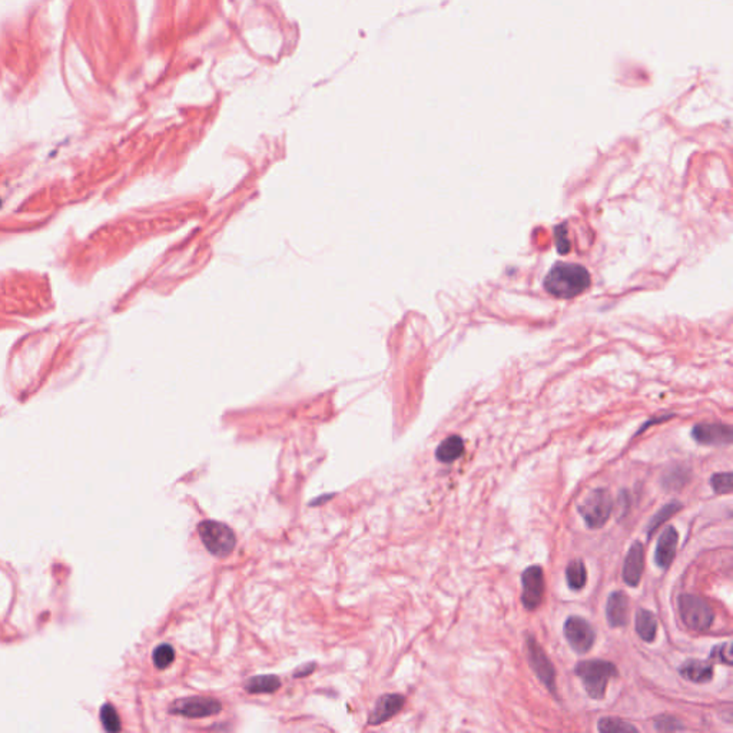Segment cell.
<instances>
[{"mask_svg":"<svg viewBox=\"0 0 733 733\" xmlns=\"http://www.w3.org/2000/svg\"><path fill=\"white\" fill-rule=\"evenodd\" d=\"M655 725H656V729L657 730H679V729H683V726L679 723L678 719L672 718V716H666V715H662L659 718L655 719Z\"/></svg>","mask_w":733,"mask_h":733,"instance_id":"484cf974","label":"cell"},{"mask_svg":"<svg viewBox=\"0 0 733 733\" xmlns=\"http://www.w3.org/2000/svg\"><path fill=\"white\" fill-rule=\"evenodd\" d=\"M404 706V698L399 695H386L377 702L372 714L368 718L370 725H381L397 715Z\"/></svg>","mask_w":733,"mask_h":733,"instance_id":"5bb4252c","label":"cell"},{"mask_svg":"<svg viewBox=\"0 0 733 733\" xmlns=\"http://www.w3.org/2000/svg\"><path fill=\"white\" fill-rule=\"evenodd\" d=\"M281 680L274 675H262L250 679L245 683V689L250 693H273L279 689Z\"/></svg>","mask_w":733,"mask_h":733,"instance_id":"ac0fdd59","label":"cell"},{"mask_svg":"<svg viewBox=\"0 0 733 733\" xmlns=\"http://www.w3.org/2000/svg\"><path fill=\"white\" fill-rule=\"evenodd\" d=\"M636 632L639 637L645 641H653L657 632V620L656 616L646 610L640 609L636 613Z\"/></svg>","mask_w":733,"mask_h":733,"instance_id":"e0dca14e","label":"cell"},{"mask_svg":"<svg viewBox=\"0 0 733 733\" xmlns=\"http://www.w3.org/2000/svg\"><path fill=\"white\" fill-rule=\"evenodd\" d=\"M606 617L612 628H623L629 619V602L623 592H613L606 603Z\"/></svg>","mask_w":733,"mask_h":733,"instance_id":"4fadbf2b","label":"cell"},{"mask_svg":"<svg viewBox=\"0 0 733 733\" xmlns=\"http://www.w3.org/2000/svg\"><path fill=\"white\" fill-rule=\"evenodd\" d=\"M564 637L576 653H587L593 645L596 633L589 621L580 616H571L564 623Z\"/></svg>","mask_w":733,"mask_h":733,"instance_id":"52a82bcc","label":"cell"},{"mask_svg":"<svg viewBox=\"0 0 733 733\" xmlns=\"http://www.w3.org/2000/svg\"><path fill=\"white\" fill-rule=\"evenodd\" d=\"M574 672L582 680L587 695L596 700L605 698L609 682L619 673L612 662L601 659L577 663Z\"/></svg>","mask_w":733,"mask_h":733,"instance_id":"7a4b0ae2","label":"cell"},{"mask_svg":"<svg viewBox=\"0 0 733 733\" xmlns=\"http://www.w3.org/2000/svg\"><path fill=\"white\" fill-rule=\"evenodd\" d=\"M101 721H102V725L103 727L107 730V732H118L121 730V719L117 714V710L109 706V705H105L101 710Z\"/></svg>","mask_w":733,"mask_h":733,"instance_id":"603a6c76","label":"cell"},{"mask_svg":"<svg viewBox=\"0 0 733 733\" xmlns=\"http://www.w3.org/2000/svg\"><path fill=\"white\" fill-rule=\"evenodd\" d=\"M678 531L673 527H666L657 540L655 553V562L660 569H668L672 564L678 549Z\"/></svg>","mask_w":733,"mask_h":733,"instance_id":"7c38bea8","label":"cell"},{"mask_svg":"<svg viewBox=\"0 0 733 733\" xmlns=\"http://www.w3.org/2000/svg\"><path fill=\"white\" fill-rule=\"evenodd\" d=\"M613 510V500L606 488H596L590 492L582 504L579 512L590 528H601L609 520Z\"/></svg>","mask_w":733,"mask_h":733,"instance_id":"5b68a950","label":"cell"},{"mask_svg":"<svg viewBox=\"0 0 733 733\" xmlns=\"http://www.w3.org/2000/svg\"><path fill=\"white\" fill-rule=\"evenodd\" d=\"M682 510V504L679 501H672L669 504H666L664 507H662L659 512L653 516V519L650 520L649 526H648V536L652 537L653 533L664 523L668 521L672 516H675L678 512H680Z\"/></svg>","mask_w":733,"mask_h":733,"instance_id":"ffe728a7","label":"cell"},{"mask_svg":"<svg viewBox=\"0 0 733 733\" xmlns=\"http://www.w3.org/2000/svg\"><path fill=\"white\" fill-rule=\"evenodd\" d=\"M710 484H712L714 490L719 494H729L732 492L733 488V480H732V473L730 472H726V473H716L712 476V478H710Z\"/></svg>","mask_w":733,"mask_h":733,"instance_id":"cb8c5ba5","label":"cell"},{"mask_svg":"<svg viewBox=\"0 0 733 733\" xmlns=\"http://www.w3.org/2000/svg\"><path fill=\"white\" fill-rule=\"evenodd\" d=\"M679 613L684 626L696 632L707 630L715 619L714 609L707 601L696 594H682L679 597Z\"/></svg>","mask_w":733,"mask_h":733,"instance_id":"277c9868","label":"cell"},{"mask_svg":"<svg viewBox=\"0 0 733 733\" xmlns=\"http://www.w3.org/2000/svg\"><path fill=\"white\" fill-rule=\"evenodd\" d=\"M686 481H687L686 470L684 469H675V470H672L669 473V476H666L663 478V485L666 488H672V490H675V488H680Z\"/></svg>","mask_w":733,"mask_h":733,"instance_id":"d4e9b609","label":"cell"},{"mask_svg":"<svg viewBox=\"0 0 733 733\" xmlns=\"http://www.w3.org/2000/svg\"><path fill=\"white\" fill-rule=\"evenodd\" d=\"M732 650H730V641L725 643V645H719L714 649L712 656H718L722 662H725L727 666L732 664Z\"/></svg>","mask_w":733,"mask_h":733,"instance_id":"83f0119b","label":"cell"},{"mask_svg":"<svg viewBox=\"0 0 733 733\" xmlns=\"http://www.w3.org/2000/svg\"><path fill=\"white\" fill-rule=\"evenodd\" d=\"M566 580L571 590H580L587 582L586 566L582 560H573L566 569Z\"/></svg>","mask_w":733,"mask_h":733,"instance_id":"d6986e66","label":"cell"},{"mask_svg":"<svg viewBox=\"0 0 733 733\" xmlns=\"http://www.w3.org/2000/svg\"><path fill=\"white\" fill-rule=\"evenodd\" d=\"M680 675L693 683H706L714 676V664L705 660L689 659L682 664Z\"/></svg>","mask_w":733,"mask_h":733,"instance_id":"9a60e30c","label":"cell"},{"mask_svg":"<svg viewBox=\"0 0 733 733\" xmlns=\"http://www.w3.org/2000/svg\"><path fill=\"white\" fill-rule=\"evenodd\" d=\"M173 659H175V650L171 645H166V643L159 645L157 649L153 650V663L158 669H166L168 666L173 662Z\"/></svg>","mask_w":733,"mask_h":733,"instance_id":"7402d4cb","label":"cell"},{"mask_svg":"<svg viewBox=\"0 0 733 733\" xmlns=\"http://www.w3.org/2000/svg\"><path fill=\"white\" fill-rule=\"evenodd\" d=\"M589 286L590 274L579 264L559 262L553 266L544 278L546 291L562 300H571L580 295Z\"/></svg>","mask_w":733,"mask_h":733,"instance_id":"6da1fadb","label":"cell"},{"mask_svg":"<svg viewBox=\"0 0 733 733\" xmlns=\"http://www.w3.org/2000/svg\"><path fill=\"white\" fill-rule=\"evenodd\" d=\"M643 569H645V550L640 542H635L628 551L623 564V580L628 586L636 587L639 585Z\"/></svg>","mask_w":733,"mask_h":733,"instance_id":"8fae6325","label":"cell"},{"mask_svg":"<svg viewBox=\"0 0 733 733\" xmlns=\"http://www.w3.org/2000/svg\"><path fill=\"white\" fill-rule=\"evenodd\" d=\"M198 531L204 546L215 558L224 559L230 556L236 546L235 533L224 523L205 520L198 526Z\"/></svg>","mask_w":733,"mask_h":733,"instance_id":"3957f363","label":"cell"},{"mask_svg":"<svg viewBox=\"0 0 733 733\" xmlns=\"http://www.w3.org/2000/svg\"><path fill=\"white\" fill-rule=\"evenodd\" d=\"M313 669H314V664H313V663H311L308 669H304V668H301L300 671H297V673H295V678H301V676H304V675L309 673V672H311V671H313Z\"/></svg>","mask_w":733,"mask_h":733,"instance_id":"f1b7e54d","label":"cell"},{"mask_svg":"<svg viewBox=\"0 0 733 733\" xmlns=\"http://www.w3.org/2000/svg\"><path fill=\"white\" fill-rule=\"evenodd\" d=\"M598 732L605 733H619V732H637L632 723L619 719V718H602L597 723Z\"/></svg>","mask_w":733,"mask_h":733,"instance_id":"44dd1931","label":"cell"},{"mask_svg":"<svg viewBox=\"0 0 733 733\" xmlns=\"http://www.w3.org/2000/svg\"><path fill=\"white\" fill-rule=\"evenodd\" d=\"M222 710V705L219 700L214 698H185L176 700L169 712L173 715H182L185 718L198 719V718H207L211 715H216Z\"/></svg>","mask_w":733,"mask_h":733,"instance_id":"ba28073f","label":"cell"},{"mask_svg":"<svg viewBox=\"0 0 733 733\" xmlns=\"http://www.w3.org/2000/svg\"><path fill=\"white\" fill-rule=\"evenodd\" d=\"M521 602L527 610H536L543 601L544 574L540 566H530L521 574Z\"/></svg>","mask_w":733,"mask_h":733,"instance_id":"9c48e42d","label":"cell"},{"mask_svg":"<svg viewBox=\"0 0 733 733\" xmlns=\"http://www.w3.org/2000/svg\"><path fill=\"white\" fill-rule=\"evenodd\" d=\"M692 437L703 446H726L732 442L733 431L727 424L702 423L693 427Z\"/></svg>","mask_w":733,"mask_h":733,"instance_id":"30bf717a","label":"cell"},{"mask_svg":"<svg viewBox=\"0 0 733 733\" xmlns=\"http://www.w3.org/2000/svg\"><path fill=\"white\" fill-rule=\"evenodd\" d=\"M556 241H558V250L560 254H567L570 251V242L567 239V230L564 225L556 228Z\"/></svg>","mask_w":733,"mask_h":733,"instance_id":"4316f807","label":"cell"},{"mask_svg":"<svg viewBox=\"0 0 733 733\" xmlns=\"http://www.w3.org/2000/svg\"><path fill=\"white\" fill-rule=\"evenodd\" d=\"M526 650L531 669L535 671L536 676L542 680V683L547 689L556 695V671H554L553 664L544 653L543 648L531 635L526 637Z\"/></svg>","mask_w":733,"mask_h":733,"instance_id":"8992f818","label":"cell"},{"mask_svg":"<svg viewBox=\"0 0 733 733\" xmlns=\"http://www.w3.org/2000/svg\"><path fill=\"white\" fill-rule=\"evenodd\" d=\"M464 454V441L458 436H450L440 442L436 457L441 463H453Z\"/></svg>","mask_w":733,"mask_h":733,"instance_id":"2e32d148","label":"cell"}]
</instances>
